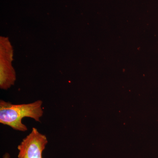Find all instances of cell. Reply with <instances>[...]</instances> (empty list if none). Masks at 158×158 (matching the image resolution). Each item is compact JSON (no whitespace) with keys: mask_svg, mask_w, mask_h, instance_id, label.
Wrapping results in <instances>:
<instances>
[{"mask_svg":"<svg viewBox=\"0 0 158 158\" xmlns=\"http://www.w3.org/2000/svg\"><path fill=\"white\" fill-rule=\"evenodd\" d=\"M43 102L40 100L33 102L15 105L3 100L0 101V123L9 126L11 128L19 131H27V126L23 123L24 117L33 118L40 122L43 116Z\"/></svg>","mask_w":158,"mask_h":158,"instance_id":"cell-1","label":"cell"},{"mask_svg":"<svg viewBox=\"0 0 158 158\" xmlns=\"http://www.w3.org/2000/svg\"><path fill=\"white\" fill-rule=\"evenodd\" d=\"M48 143L46 136L32 128L31 132L18 146V158H42V153Z\"/></svg>","mask_w":158,"mask_h":158,"instance_id":"cell-2","label":"cell"},{"mask_svg":"<svg viewBox=\"0 0 158 158\" xmlns=\"http://www.w3.org/2000/svg\"><path fill=\"white\" fill-rule=\"evenodd\" d=\"M3 158H10V155L9 153H6L3 156Z\"/></svg>","mask_w":158,"mask_h":158,"instance_id":"cell-3","label":"cell"}]
</instances>
